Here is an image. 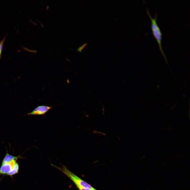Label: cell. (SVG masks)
I'll return each instance as SVG.
<instances>
[{
  "label": "cell",
  "instance_id": "cell-6",
  "mask_svg": "<svg viewBox=\"0 0 190 190\" xmlns=\"http://www.w3.org/2000/svg\"><path fill=\"white\" fill-rule=\"evenodd\" d=\"M6 37L5 36L3 39L0 41V59L1 58V55L3 49V46L4 42L5 41Z\"/></svg>",
  "mask_w": 190,
  "mask_h": 190
},
{
  "label": "cell",
  "instance_id": "cell-8",
  "mask_svg": "<svg viewBox=\"0 0 190 190\" xmlns=\"http://www.w3.org/2000/svg\"><path fill=\"white\" fill-rule=\"evenodd\" d=\"M78 188L79 190H91V189L83 187H79Z\"/></svg>",
  "mask_w": 190,
  "mask_h": 190
},
{
  "label": "cell",
  "instance_id": "cell-5",
  "mask_svg": "<svg viewBox=\"0 0 190 190\" xmlns=\"http://www.w3.org/2000/svg\"><path fill=\"white\" fill-rule=\"evenodd\" d=\"M19 169V164L17 162L15 163L12 170L7 174V175L10 176V177H12L13 175L16 174L18 173Z\"/></svg>",
  "mask_w": 190,
  "mask_h": 190
},
{
  "label": "cell",
  "instance_id": "cell-1",
  "mask_svg": "<svg viewBox=\"0 0 190 190\" xmlns=\"http://www.w3.org/2000/svg\"><path fill=\"white\" fill-rule=\"evenodd\" d=\"M147 13L151 21V28L152 32L154 37L157 40L159 49L163 54L166 63L168 64V62L165 55L163 51L162 45V33L160 29L158 26L156 21L157 15L156 13L153 18L151 16L148 9H147Z\"/></svg>",
  "mask_w": 190,
  "mask_h": 190
},
{
  "label": "cell",
  "instance_id": "cell-4",
  "mask_svg": "<svg viewBox=\"0 0 190 190\" xmlns=\"http://www.w3.org/2000/svg\"><path fill=\"white\" fill-rule=\"evenodd\" d=\"M19 157V156H15L10 154L7 153L4 158L3 159L2 164L8 163L14 160H17Z\"/></svg>",
  "mask_w": 190,
  "mask_h": 190
},
{
  "label": "cell",
  "instance_id": "cell-2",
  "mask_svg": "<svg viewBox=\"0 0 190 190\" xmlns=\"http://www.w3.org/2000/svg\"><path fill=\"white\" fill-rule=\"evenodd\" d=\"M55 106H49L45 105L39 106L35 108L27 115H42L47 113L50 109Z\"/></svg>",
  "mask_w": 190,
  "mask_h": 190
},
{
  "label": "cell",
  "instance_id": "cell-3",
  "mask_svg": "<svg viewBox=\"0 0 190 190\" xmlns=\"http://www.w3.org/2000/svg\"><path fill=\"white\" fill-rule=\"evenodd\" d=\"M17 160H14L11 161L3 164H2L0 168V175L1 174H7L10 172L13 168Z\"/></svg>",
  "mask_w": 190,
  "mask_h": 190
},
{
  "label": "cell",
  "instance_id": "cell-7",
  "mask_svg": "<svg viewBox=\"0 0 190 190\" xmlns=\"http://www.w3.org/2000/svg\"><path fill=\"white\" fill-rule=\"evenodd\" d=\"M88 44L87 43H85L83 44L81 46L79 47L77 49L78 51L79 52H81L82 51V50L85 48V47L87 46Z\"/></svg>",
  "mask_w": 190,
  "mask_h": 190
},
{
  "label": "cell",
  "instance_id": "cell-9",
  "mask_svg": "<svg viewBox=\"0 0 190 190\" xmlns=\"http://www.w3.org/2000/svg\"><path fill=\"white\" fill-rule=\"evenodd\" d=\"M91 190H97L95 189H94L93 188L91 189Z\"/></svg>",
  "mask_w": 190,
  "mask_h": 190
}]
</instances>
